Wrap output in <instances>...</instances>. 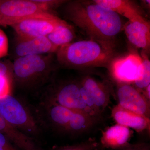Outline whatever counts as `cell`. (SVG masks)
<instances>
[{
	"label": "cell",
	"instance_id": "cell-1",
	"mask_svg": "<svg viewBox=\"0 0 150 150\" xmlns=\"http://www.w3.org/2000/svg\"><path fill=\"white\" fill-rule=\"evenodd\" d=\"M65 11L67 18L92 39L113 42L122 30L119 15L93 1L71 2Z\"/></svg>",
	"mask_w": 150,
	"mask_h": 150
},
{
	"label": "cell",
	"instance_id": "cell-2",
	"mask_svg": "<svg viewBox=\"0 0 150 150\" xmlns=\"http://www.w3.org/2000/svg\"><path fill=\"white\" fill-rule=\"evenodd\" d=\"M115 54L113 42L91 38L60 47L57 57L63 64L83 68L106 67L110 64Z\"/></svg>",
	"mask_w": 150,
	"mask_h": 150
},
{
	"label": "cell",
	"instance_id": "cell-3",
	"mask_svg": "<svg viewBox=\"0 0 150 150\" xmlns=\"http://www.w3.org/2000/svg\"><path fill=\"white\" fill-rule=\"evenodd\" d=\"M0 114L8 123L33 139L41 134V129L29 109L10 94L0 98Z\"/></svg>",
	"mask_w": 150,
	"mask_h": 150
},
{
	"label": "cell",
	"instance_id": "cell-4",
	"mask_svg": "<svg viewBox=\"0 0 150 150\" xmlns=\"http://www.w3.org/2000/svg\"><path fill=\"white\" fill-rule=\"evenodd\" d=\"M49 8L41 0L1 1L0 17L3 26H11L24 19L51 16Z\"/></svg>",
	"mask_w": 150,
	"mask_h": 150
},
{
	"label": "cell",
	"instance_id": "cell-5",
	"mask_svg": "<svg viewBox=\"0 0 150 150\" xmlns=\"http://www.w3.org/2000/svg\"><path fill=\"white\" fill-rule=\"evenodd\" d=\"M46 101L53 103L67 108L83 112L93 118L97 123L102 116L95 112L87 105L82 97L79 81L67 82L56 87Z\"/></svg>",
	"mask_w": 150,
	"mask_h": 150
},
{
	"label": "cell",
	"instance_id": "cell-6",
	"mask_svg": "<svg viewBox=\"0 0 150 150\" xmlns=\"http://www.w3.org/2000/svg\"><path fill=\"white\" fill-rule=\"evenodd\" d=\"M47 59L40 55L22 56L14 63L13 71L17 81L21 85L30 86L41 80L47 74Z\"/></svg>",
	"mask_w": 150,
	"mask_h": 150
},
{
	"label": "cell",
	"instance_id": "cell-7",
	"mask_svg": "<svg viewBox=\"0 0 150 150\" xmlns=\"http://www.w3.org/2000/svg\"><path fill=\"white\" fill-rule=\"evenodd\" d=\"M54 15L33 17L20 21L11 25L21 39L46 36L58 28L67 24Z\"/></svg>",
	"mask_w": 150,
	"mask_h": 150
},
{
	"label": "cell",
	"instance_id": "cell-8",
	"mask_svg": "<svg viewBox=\"0 0 150 150\" xmlns=\"http://www.w3.org/2000/svg\"><path fill=\"white\" fill-rule=\"evenodd\" d=\"M82 97L87 105L97 114H102L110 102V91L104 83L90 75L79 81Z\"/></svg>",
	"mask_w": 150,
	"mask_h": 150
},
{
	"label": "cell",
	"instance_id": "cell-9",
	"mask_svg": "<svg viewBox=\"0 0 150 150\" xmlns=\"http://www.w3.org/2000/svg\"><path fill=\"white\" fill-rule=\"evenodd\" d=\"M117 96L121 107L150 119V102L134 86L120 83Z\"/></svg>",
	"mask_w": 150,
	"mask_h": 150
},
{
	"label": "cell",
	"instance_id": "cell-10",
	"mask_svg": "<svg viewBox=\"0 0 150 150\" xmlns=\"http://www.w3.org/2000/svg\"><path fill=\"white\" fill-rule=\"evenodd\" d=\"M110 65L112 76L120 83H134L143 71V59L135 54L113 59Z\"/></svg>",
	"mask_w": 150,
	"mask_h": 150
},
{
	"label": "cell",
	"instance_id": "cell-11",
	"mask_svg": "<svg viewBox=\"0 0 150 150\" xmlns=\"http://www.w3.org/2000/svg\"><path fill=\"white\" fill-rule=\"evenodd\" d=\"M111 115L117 124L134 129L138 133L150 131V118L124 109L118 105L112 108Z\"/></svg>",
	"mask_w": 150,
	"mask_h": 150
},
{
	"label": "cell",
	"instance_id": "cell-12",
	"mask_svg": "<svg viewBox=\"0 0 150 150\" xmlns=\"http://www.w3.org/2000/svg\"><path fill=\"white\" fill-rule=\"evenodd\" d=\"M131 136L129 128L116 123L102 131L100 144L103 147L117 150L129 144Z\"/></svg>",
	"mask_w": 150,
	"mask_h": 150
},
{
	"label": "cell",
	"instance_id": "cell-13",
	"mask_svg": "<svg viewBox=\"0 0 150 150\" xmlns=\"http://www.w3.org/2000/svg\"><path fill=\"white\" fill-rule=\"evenodd\" d=\"M124 28L128 40L133 45L144 50L149 48L150 26L149 22L129 21Z\"/></svg>",
	"mask_w": 150,
	"mask_h": 150
},
{
	"label": "cell",
	"instance_id": "cell-14",
	"mask_svg": "<svg viewBox=\"0 0 150 150\" xmlns=\"http://www.w3.org/2000/svg\"><path fill=\"white\" fill-rule=\"evenodd\" d=\"M58 49L59 48L54 46L46 36H42L21 39V42L17 45L16 52L17 55L22 57L51 53Z\"/></svg>",
	"mask_w": 150,
	"mask_h": 150
},
{
	"label": "cell",
	"instance_id": "cell-15",
	"mask_svg": "<svg viewBox=\"0 0 150 150\" xmlns=\"http://www.w3.org/2000/svg\"><path fill=\"white\" fill-rule=\"evenodd\" d=\"M95 2L109 8L131 21L146 22L137 7L132 2L126 0H95Z\"/></svg>",
	"mask_w": 150,
	"mask_h": 150
},
{
	"label": "cell",
	"instance_id": "cell-16",
	"mask_svg": "<svg viewBox=\"0 0 150 150\" xmlns=\"http://www.w3.org/2000/svg\"><path fill=\"white\" fill-rule=\"evenodd\" d=\"M44 105L51 125L58 131L66 133L74 110L48 101L45 102Z\"/></svg>",
	"mask_w": 150,
	"mask_h": 150
},
{
	"label": "cell",
	"instance_id": "cell-17",
	"mask_svg": "<svg viewBox=\"0 0 150 150\" xmlns=\"http://www.w3.org/2000/svg\"><path fill=\"white\" fill-rule=\"evenodd\" d=\"M96 123L89 115L79 111H74L66 133L71 135L82 134L88 131Z\"/></svg>",
	"mask_w": 150,
	"mask_h": 150
},
{
	"label": "cell",
	"instance_id": "cell-18",
	"mask_svg": "<svg viewBox=\"0 0 150 150\" xmlns=\"http://www.w3.org/2000/svg\"><path fill=\"white\" fill-rule=\"evenodd\" d=\"M74 35L72 26L67 23L58 28L46 37L54 46L59 48L71 43Z\"/></svg>",
	"mask_w": 150,
	"mask_h": 150
},
{
	"label": "cell",
	"instance_id": "cell-19",
	"mask_svg": "<svg viewBox=\"0 0 150 150\" xmlns=\"http://www.w3.org/2000/svg\"><path fill=\"white\" fill-rule=\"evenodd\" d=\"M143 59V71L141 77L134 82L137 89H144L150 83V62L149 60L144 57Z\"/></svg>",
	"mask_w": 150,
	"mask_h": 150
},
{
	"label": "cell",
	"instance_id": "cell-20",
	"mask_svg": "<svg viewBox=\"0 0 150 150\" xmlns=\"http://www.w3.org/2000/svg\"><path fill=\"white\" fill-rule=\"evenodd\" d=\"M99 145L95 138H90L81 143L63 147L59 150H97Z\"/></svg>",
	"mask_w": 150,
	"mask_h": 150
},
{
	"label": "cell",
	"instance_id": "cell-21",
	"mask_svg": "<svg viewBox=\"0 0 150 150\" xmlns=\"http://www.w3.org/2000/svg\"><path fill=\"white\" fill-rule=\"evenodd\" d=\"M11 78L0 76V98L10 94Z\"/></svg>",
	"mask_w": 150,
	"mask_h": 150
},
{
	"label": "cell",
	"instance_id": "cell-22",
	"mask_svg": "<svg viewBox=\"0 0 150 150\" xmlns=\"http://www.w3.org/2000/svg\"><path fill=\"white\" fill-rule=\"evenodd\" d=\"M8 39L4 32L0 29V58L6 56L8 53Z\"/></svg>",
	"mask_w": 150,
	"mask_h": 150
},
{
	"label": "cell",
	"instance_id": "cell-23",
	"mask_svg": "<svg viewBox=\"0 0 150 150\" xmlns=\"http://www.w3.org/2000/svg\"><path fill=\"white\" fill-rule=\"evenodd\" d=\"M0 150H20L5 135L0 133Z\"/></svg>",
	"mask_w": 150,
	"mask_h": 150
},
{
	"label": "cell",
	"instance_id": "cell-24",
	"mask_svg": "<svg viewBox=\"0 0 150 150\" xmlns=\"http://www.w3.org/2000/svg\"><path fill=\"white\" fill-rule=\"evenodd\" d=\"M115 150H150L149 145L146 143L132 144H129L121 149Z\"/></svg>",
	"mask_w": 150,
	"mask_h": 150
},
{
	"label": "cell",
	"instance_id": "cell-25",
	"mask_svg": "<svg viewBox=\"0 0 150 150\" xmlns=\"http://www.w3.org/2000/svg\"><path fill=\"white\" fill-rule=\"evenodd\" d=\"M11 72L7 65L4 62H0V76H6L11 78Z\"/></svg>",
	"mask_w": 150,
	"mask_h": 150
},
{
	"label": "cell",
	"instance_id": "cell-26",
	"mask_svg": "<svg viewBox=\"0 0 150 150\" xmlns=\"http://www.w3.org/2000/svg\"><path fill=\"white\" fill-rule=\"evenodd\" d=\"M150 84L148 86H147L144 89V96L146 97V98L150 102Z\"/></svg>",
	"mask_w": 150,
	"mask_h": 150
},
{
	"label": "cell",
	"instance_id": "cell-27",
	"mask_svg": "<svg viewBox=\"0 0 150 150\" xmlns=\"http://www.w3.org/2000/svg\"><path fill=\"white\" fill-rule=\"evenodd\" d=\"M0 25H3L1 19V17H0Z\"/></svg>",
	"mask_w": 150,
	"mask_h": 150
},
{
	"label": "cell",
	"instance_id": "cell-28",
	"mask_svg": "<svg viewBox=\"0 0 150 150\" xmlns=\"http://www.w3.org/2000/svg\"><path fill=\"white\" fill-rule=\"evenodd\" d=\"M0 2H1V1H0Z\"/></svg>",
	"mask_w": 150,
	"mask_h": 150
}]
</instances>
